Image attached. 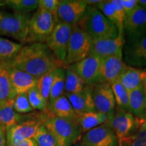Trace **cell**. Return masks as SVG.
<instances>
[{
  "label": "cell",
  "mask_w": 146,
  "mask_h": 146,
  "mask_svg": "<svg viewBox=\"0 0 146 146\" xmlns=\"http://www.w3.org/2000/svg\"><path fill=\"white\" fill-rule=\"evenodd\" d=\"M27 94L29 103L33 109L43 111V112L47 111L48 104L41 96L36 85L29 89L27 92Z\"/></svg>",
  "instance_id": "cell-32"
},
{
  "label": "cell",
  "mask_w": 146,
  "mask_h": 146,
  "mask_svg": "<svg viewBox=\"0 0 146 146\" xmlns=\"http://www.w3.org/2000/svg\"><path fill=\"white\" fill-rule=\"evenodd\" d=\"M60 0H39V8L46 10L54 16L57 23V11Z\"/></svg>",
  "instance_id": "cell-38"
},
{
  "label": "cell",
  "mask_w": 146,
  "mask_h": 146,
  "mask_svg": "<svg viewBox=\"0 0 146 146\" xmlns=\"http://www.w3.org/2000/svg\"><path fill=\"white\" fill-rule=\"evenodd\" d=\"M92 96L97 112L104 114L108 121L112 119L116 111V103L110 85L98 83L91 85Z\"/></svg>",
  "instance_id": "cell-11"
},
{
  "label": "cell",
  "mask_w": 146,
  "mask_h": 146,
  "mask_svg": "<svg viewBox=\"0 0 146 146\" xmlns=\"http://www.w3.org/2000/svg\"><path fill=\"white\" fill-rule=\"evenodd\" d=\"M72 146H85V145H84L82 143H76L74 144V145H73Z\"/></svg>",
  "instance_id": "cell-44"
},
{
  "label": "cell",
  "mask_w": 146,
  "mask_h": 146,
  "mask_svg": "<svg viewBox=\"0 0 146 146\" xmlns=\"http://www.w3.org/2000/svg\"><path fill=\"white\" fill-rule=\"evenodd\" d=\"M119 146H129V145L125 143H121L119 144Z\"/></svg>",
  "instance_id": "cell-46"
},
{
  "label": "cell",
  "mask_w": 146,
  "mask_h": 146,
  "mask_svg": "<svg viewBox=\"0 0 146 146\" xmlns=\"http://www.w3.org/2000/svg\"><path fill=\"white\" fill-rule=\"evenodd\" d=\"M47 114L41 116L42 124L51 133L60 146H72L82 137V130L76 120Z\"/></svg>",
  "instance_id": "cell-2"
},
{
  "label": "cell",
  "mask_w": 146,
  "mask_h": 146,
  "mask_svg": "<svg viewBox=\"0 0 146 146\" xmlns=\"http://www.w3.org/2000/svg\"><path fill=\"white\" fill-rule=\"evenodd\" d=\"M129 113L143 120L146 109V97L143 84L129 92Z\"/></svg>",
  "instance_id": "cell-21"
},
{
  "label": "cell",
  "mask_w": 146,
  "mask_h": 146,
  "mask_svg": "<svg viewBox=\"0 0 146 146\" xmlns=\"http://www.w3.org/2000/svg\"><path fill=\"white\" fill-rule=\"evenodd\" d=\"M124 31L127 38L146 35V10L138 5L132 13L126 16Z\"/></svg>",
  "instance_id": "cell-17"
},
{
  "label": "cell",
  "mask_w": 146,
  "mask_h": 146,
  "mask_svg": "<svg viewBox=\"0 0 146 146\" xmlns=\"http://www.w3.org/2000/svg\"><path fill=\"white\" fill-rule=\"evenodd\" d=\"M3 4H5V3H0V5H2Z\"/></svg>",
  "instance_id": "cell-47"
},
{
  "label": "cell",
  "mask_w": 146,
  "mask_h": 146,
  "mask_svg": "<svg viewBox=\"0 0 146 146\" xmlns=\"http://www.w3.org/2000/svg\"><path fill=\"white\" fill-rule=\"evenodd\" d=\"M142 121L143 122V123H146V109H145V115H144V117L143 118V120H142Z\"/></svg>",
  "instance_id": "cell-45"
},
{
  "label": "cell",
  "mask_w": 146,
  "mask_h": 146,
  "mask_svg": "<svg viewBox=\"0 0 146 146\" xmlns=\"http://www.w3.org/2000/svg\"><path fill=\"white\" fill-rule=\"evenodd\" d=\"M107 121L108 118L106 116L97 111L76 115V122L81 127L83 133L99 127Z\"/></svg>",
  "instance_id": "cell-24"
},
{
  "label": "cell",
  "mask_w": 146,
  "mask_h": 146,
  "mask_svg": "<svg viewBox=\"0 0 146 146\" xmlns=\"http://www.w3.org/2000/svg\"><path fill=\"white\" fill-rule=\"evenodd\" d=\"M106 123L114 131L118 144H120L135 132L141 124L142 120L135 117L131 113L116 109L112 119Z\"/></svg>",
  "instance_id": "cell-8"
},
{
  "label": "cell",
  "mask_w": 146,
  "mask_h": 146,
  "mask_svg": "<svg viewBox=\"0 0 146 146\" xmlns=\"http://www.w3.org/2000/svg\"><path fill=\"white\" fill-rule=\"evenodd\" d=\"M91 38L78 25H73L69 39L65 66L78 62L89 56Z\"/></svg>",
  "instance_id": "cell-6"
},
{
  "label": "cell",
  "mask_w": 146,
  "mask_h": 146,
  "mask_svg": "<svg viewBox=\"0 0 146 146\" xmlns=\"http://www.w3.org/2000/svg\"><path fill=\"white\" fill-rule=\"evenodd\" d=\"M60 68H57L46 73L37 79L36 87L39 89L41 96L47 102V104H49V97H50V93L52 84L54 83L55 78L57 75Z\"/></svg>",
  "instance_id": "cell-29"
},
{
  "label": "cell",
  "mask_w": 146,
  "mask_h": 146,
  "mask_svg": "<svg viewBox=\"0 0 146 146\" xmlns=\"http://www.w3.org/2000/svg\"><path fill=\"white\" fill-rule=\"evenodd\" d=\"M146 78V71L143 68H134L127 65L118 81L129 91L143 85Z\"/></svg>",
  "instance_id": "cell-20"
},
{
  "label": "cell",
  "mask_w": 146,
  "mask_h": 146,
  "mask_svg": "<svg viewBox=\"0 0 146 146\" xmlns=\"http://www.w3.org/2000/svg\"><path fill=\"white\" fill-rule=\"evenodd\" d=\"M125 43V36L120 35L111 39H91L89 55H94L102 59L116 55H123Z\"/></svg>",
  "instance_id": "cell-14"
},
{
  "label": "cell",
  "mask_w": 146,
  "mask_h": 146,
  "mask_svg": "<svg viewBox=\"0 0 146 146\" xmlns=\"http://www.w3.org/2000/svg\"><path fill=\"white\" fill-rule=\"evenodd\" d=\"M143 87H144V90H145V97H146V78L143 82Z\"/></svg>",
  "instance_id": "cell-43"
},
{
  "label": "cell",
  "mask_w": 146,
  "mask_h": 146,
  "mask_svg": "<svg viewBox=\"0 0 146 146\" xmlns=\"http://www.w3.org/2000/svg\"><path fill=\"white\" fill-rule=\"evenodd\" d=\"M72 28V25L68 24L56 23L52 34L45 41L47 46L64 66Z\"/></svg>",
  "instance_id": "cell-7"
},
{
  "label": "cell",
  "mask_w": 146,
  "mask_h": 146,
  "mask_svg": "<svg viewBox=\"0 0 146 146\" xmlns=\"http://www.w3.org/2000/svg\"><path fill=\"white\" fill-rule=\"evenodd\" d=\"M110 86L114 94L116 109L129 112V91L118 80L111 83Z\"/></svg>",
  "instance_id": "cell-28"
},
{
  "label": "cell",
  "mask_w": 146,
  "mask_h": 146,
  "mask_svg": "<svg viewBox=\"0 0 146 146\" xmlns=\"http://www.w3.org/2000/svg\"><path fill=\"white\" fill-rule=\"evenodd\" d=\"M30 18L29 14L0 12V35L25 43Z\"/></svg>",
  "instance_id": "cell-5"
},
{
  "label": "cell",
  "mask_w": 146,
  "mask_h": 146,
  "mask_svg": "<svg viewBox=\"0 0 146 146\" xmlns=\"http://www.w3.org/2000/svg\"><path fill=\"white\" fill-rule=\"evenodd\" d=\"M3 66L8 70L14 90L16 94L27 93L29 89L36 85L37 78L29 73L13 67Z\"/></svg>",
  "instance_id": "cell-19"
},
{
  "label": "cell",
  "mask_w": 146,
  "mask_h": 146,
  "mask_svg": "<svg viewBox=\"0 0 146 146\" xmlns=\"http://www.w3.org/2000/svg\"><path fill=\"white\" fill-rule=\"evenodd\" d=\"M56 21L53 15L43 9L38 8L29 20L25 43H45L54 31Z\"/></svg>",
  "instance_id": "cell-4"
},
{
  "label": "cell",
  "mask_w": 146,
  "mask_h": 146,
  "mask_svg": "<svg viewBox=\"0 0 146 146\" xmlns=\"http://www.w3.org/2000/svg\"><path fill=\"white\" fill-rule=\"evenodd\" d=\"M123 58L129 66L138 68L146 66V35L125 39Z\"/></svg>",
  "instance_id": "cell-9"
},
{
  "label": "cell",
  "mask_w": 146,
  "mask_h": 146,
  "mask_svg": "<svg viewBox=\"0 0 146 146\" xmlns=\"http://www.w3.org/2000/svg\"><path fill=\"white\" fill-rule=\"evenodd\" d=\"M138 5L146 10V0H137Z\"/></svg>",
  "instance_id": "cell-42"
},
{
  "label": "cell",
  "mask_w": 146,
  "mask_h": 146,
  "mask_svg": "<svg viewBox=\"0 0 146 146\" xmlns=\"http://www.w3.org/2000/svg\"><path fill=\"white\" fill-rule=\"evenodd\" d=\"M78 25L92 39H111L118 35L116 27L96 7H89L87 14Z\"/></svg>",
  "instance_id": "cell-3"
},
{
  "label": "cell",
  "mask_w": 146,
  "mask_h": 146,
  "mask_svg": "<svg viewBox=\"0 0 146 146\" xmlns=\"http://www.w3.org/2000/svg\"><path fill=\"white\" fill-rule=\"evenodd\" d=\"M14 110L18 114H26L34 110L29 103L27 93L16 95L14 100Z\"/></svg>",
  "instance_id": "cell-36"
},
{
  "label": "cell",
  "mask_w": 146,
  "mask_h": 146,
  "mask_svg": "<svg viewBox=\"0 0 146 146\" xmlns=\"http://www.w3.org/2000/svg\"><path fill=\"white\" fill-rule=\"evenodd\" d=\"M64 95L68 98L76 114L96 111L93 100L91 85H85L82 91L77 94Z\"/></svg>",
  "instance_id": "cell-18"
},
{
  "label": "cell",
  "mask_w": 146,
  "mask_h": 146,
  "mask_svg": "<svg viewBox=\"0 0 146 146\" xmlns=\"http://www.w3.org/2000/svg\"><path fill=\"white\" fill-rule=\"evenodd\" d=\"M33 139L37 146H60L54 137L43 124L39 127Z\"/></svg>",
  "instance_id": "cell-33"
},
{
  "label": "cell",
  "mask_w": 146,
  "mask_h": 146,
  "mask_svg": "<svg viewBox=\"0 0 146 146\" xmlns=\"http://www.w3.org/2000/svg\"><path fill=\"white\" fill-rule=\"evenodd\" d=\"M42 125L39 119H27L23 120L14 127L7 129L6 143L33 139L40 126Z\"/></svg>",
  "instance_id": "cell-15"
},
{
  "label": "cell",
  "mask_w": 146,
  "mask_h": 146,
  "mask_svg": "<svg viewBox=\"0 0 146 146\" xmlns=\"http://www.w3.org/2000/svg\"><path fill=\"white\" fill-rule=\"evenodd\" d=\"M102 60L94 55H89L78 62L68 66L83 79L85 85H92L98 83Z\"/></svg>",
  "instance_id": "cell-12"
},
{
  "label": "cell",
  "mask_w": 146,
  "mask_h": 146,
  "mask_svg": "<svg viewBox=\"0 0 146 146\" xmlns=\"http://www.w3.org/2000/svg\"><path fill=\"white\" fill-rule=\"evenodd\" d=\"M126 66L123 55L104 58L102 60L98 83H106L110 85L117 81Z\"/></svg>",
  "instance_id": "cell-16"
},
{
  "label": "cell",
  "mask_w": 146,
  "mask_h": 146,
  "mask_svg": "<svg viewBox=\"0 0 146 146\" xmlns=\"http://www.w3.org/2000/svg\"><path fill=\"white\" fill-rule=\"evenodd\" d=\"M14 12L28 14L39 8V0H9L5 2Z\"/></svg>",
  "instance_id": "cell-30"
},
{
  "label": "cell",
  "mask_w": 146,
  "mask_h": 146,
  "mask_svg": "<svg viewBox=\"0 0 146 146\" xmlns=\"http://www.w3.org/2000/svg\"><path fill=\"white\" fill-rule=\"evenodd\" d=\"M110 2L112 3L115 14H116V21H117L116 28L118 31V35L125 36L124 26H125L126 14L123 8L122 0H111Z\"/></svg>",
  "instance_id": "cell-35"
},
{
  "label": "cell",
  "mask_w": 146,
  "mask_h": 146,
  "mask_svg": "<svg viewBox=\"0 0 146 146\" xmlns=\"http://www.w3.org/2000/svg\"><path fill=\"white\" fill-rule=\"evenodd\" d=\"M122 2L126 16L132 13L139 5L137 0H122Z\"/></svg>",
  "instance_id": "cell-39"
},
{
  "label": "cell",
  "mask_w": 146,
  "mask_h": 146,
  "mask_svg": "<svg viewBox=\"0 0 146 146\" xmlns=\"http://www.w3.org/2000/svg\"><path fill=\"white\" fill-rule=\"evenodd\" d=\"M89 7L84 0H60L57 11V23L78 25L83 19Z\"/></svg>",
  "instance_id": "cell-10"
},
{
  "label": "cell",
  "mask_w": 146,
  "mask_h": 146,
  "mask_svg": "<svg viewBox=\"0 0 146 146\" xmlns=\"http://www.w3.org/2000/svg\"><path fill=\"white\" fill-rule=\"evenodd\" d=\"M16 95L8 70L3 65L0 64V104L14 100Z\"/></svg>",
  "instance_id": "cell-25"
},
{
  "label": "cell",
  "mask_w": 146,
  "mask_h": 146,
  "mask_svg": "<svg viewBox=\"0 0 146 146\" xmlns=\"http://www.w3.org/2000/svg\"><path fill=\"white\" fill-rule=\"evenodd\" d=\"M7 146H37L33 139H25L22 141L6 143Z\"/></svg>",
  "instance_id": "cell-40"
},
{
  "label": "cell",
  "mask_w": 146,
  "mask_h": 146,
  "mask_svg": "<svg viewBox=\"0 0 146 146\" xmlns=\"http://www.w3.org/2000/svg\"><path fill=\"white\" fill-rule=\"evenodd\" d=\"M1 65L25 71L37 79L54 69L64 66L47 45L42 43L23 46L13 60Z\"/></svg>",
  "instance_id": "cell-1"
},
{
  "label": "cell",
  "mask_w": 146,
  "mask_h": 146,
  "mask_svg": "<svg viewBox=\"0 0 146 146\" xmlns=\"http://www.w3.org/2000/svg\"><path fill=\"white\" fill-rule=\"evenodd\" d=\"M81 143L85 146H119L114 131L107 123L84 133Z\"/></svg>",
  "instance_id": "cell-13"
},
{
  "label": "cell",
  "mask_w": 146,
  "mask_h": 146,
  "mask_svg": "<svg viewBox=\"0 0 146 146\" xmlns=\"http://www.w3.org/2000/svg\"><path fill=\"white\" fill-rule=\"evenodd\" d=\"M65 85V72L64 67L59 68L58 72L55 78L54 83L51 88L50 97H49V104L52 103L54 100L62 96L64 94Z\"/></svg>",
  "instance_id": "cell-31"
},
{
  "label": "cell",
  "mask_w": 146,
  "mask_h": 146,
  "mask_svg": "<svg viewBox=\"0 0 146 146\" xmlns=\"http://www.w3.org/2000/svg\"><path fill=\"white\" fill-rule=\"evenodd\" d=\"M47 112L57 117L76 120V113L64 94L49 104Z\"/></svg>",
  "instance_id": "cell-22"
},
{
  "label": "cell",
  "mask_w": 146,
  "mask_h": 146,
  "mask_svg": "<svg viewBox=\"0 0 146 146\" xmlns=\"http://www.w3.org/2000/svg\"><path fill=\"white\" fill-rule=\"evenodd\" d=\"M13 105L14 100L0 104V127L5 131L23 121L24 117L14 110Z\"/></svg>",
  "instance_id": "cell-23"
},
{
  "label": "cell",
  "mask_w": 146,
  "mask_h": 146,
  "mask_svg": "<svg viewBox=\"0 0 146 146\" xmlns=\"http://www.w3.org/2000/svg\"><path fill=\"white\" fill-rule=\"evenodd\" d=\"M122 143H127L129 146H146V123L142 121L135 132L125 139Z\"/></svg>",
  "instance_id": "cell-34"
},
{
  "label": "cell",
  "mask_w": 146,
  "mask_h": 146,
  "mask_svg": "<svg viewBox=\"0 0 146 146\" xmlns=\"http://www.w3.org/2000/svg\"><path fill=\"white\" fill-rule=\"evenodd\" d=\"M96 8L98 10H99L103 14V15L116 27L117 21H116V14H115L114 10L113 8L110 1H106V0L104 1V0H102L101 2L96 5Z\"/></svg>",
  "instance_id": "cell-37"
},
{
  "label": "cell",
  "mask_w": 146,
  "mask_h": 146,
  "mask_svg": "<svg viewBox=\"0 0 146 146\" xmlns=\"http://www.w3.org/2000/svg\"><path fill=\"white\" fill-rule=\"evenodd\" d=\"M0 146H7L5 131L1 127H0Z\"/></svg>",
  "instance_id": "cell-41"
},
{
  "label": "cell",
  "mask_w": 146,
  "mask_h": 146,
  "mask_svg": "<svg viewBox=\"0 0 146 146\" xmlns=\"http://www.w3.org/2000/svg\"><path fill=\"white\" fill-rule=\"evenodd\" d=\"M143 69H144V70H145L146 71V66H145V68H144Z\"/></svg>",
  "instance_id": "cell-48"
},
{
  "label": "cell",
  "mask_w": 146,
  "mask_h": 146,
  "mask_svg": "<svg viewBox=\"0 0 146 146\" xmlns=\"http://www.w3.org/2000/svg\"><path fill=\"white\" fill-rule=\"evenodd\" d=\"M22 47V43L0 37V64L8 63L13 60Z\"/></svg>",
  "instance_id": "cell-27"
},
{
  "label": "cell",
  "mask_w": 146,
  "mask_h": 146,
  "mask_svg": "<svg viewBox=\"0 0 146 146\" xmlns=\"http://www.w3.org/2000/svg\"><path fill=\"white\" fill-rule=\"evenodd\" d=\"M65 72L64 94H77L85 86L83 79L68 66H64Z\"/></svg>",
  "instance_id": "cell-26"
}]
</instances>
